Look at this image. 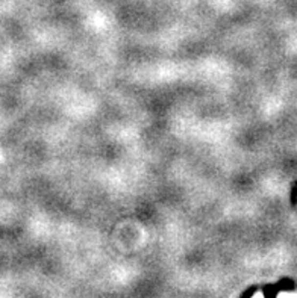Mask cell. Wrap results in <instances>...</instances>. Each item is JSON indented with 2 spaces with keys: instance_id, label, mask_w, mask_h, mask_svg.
I'll list each match as a JSON object with an SVG mask.
<instances>
[{
  "instance_id": "cell-1",
  "label": "cell",
  "mask_w": 297,
  "mask_h": 298,
  "mask_svg": "<svg viewBox=\"0 0 297 298\" xmlns=\"http://www.w3.org/2000/svg\"><path fill=\"white\" fill-rule=\"evenodd\" d=\"M252 298H264V294L262 292H256Z\"/></svg>"
}]
</instances>
